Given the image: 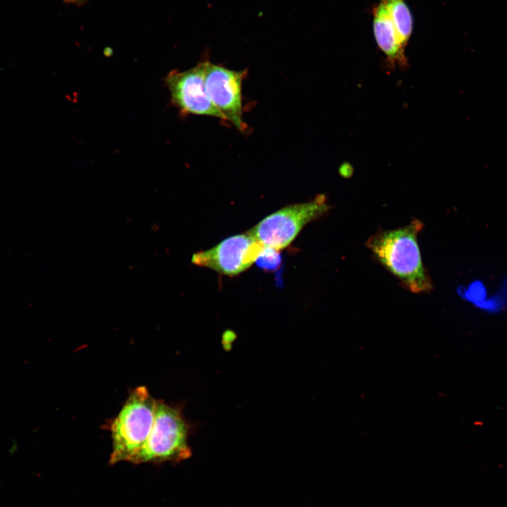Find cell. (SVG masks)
Here are the masks:
<instances>
[{
  "label": "cell",
  "mask_w": 507,
  "mask_h": 507,
  "mask_svg": "<svg viewBox=\"0 0 507 507\" xmlns=\"http://www.w3.org/2000/svg\"><path fill=\"white\" fill-rule=\"evenodd\" d=\"M423 227V223L415 219L396 229L378 231L366 242L375 258L415 294L427 293L433 289L418 242Z\"/></svg>",
  "instance_id": "6da1fadb"
},
{
  "label": "cell",
  "mask_w": 507,
  "mask_h": 507,
  "mask_svg": "<svg viewBox=\"0 0 507 507\" xmlns=\"http://www.w3.org/2000/svg\"><path fill=\"white\" fill-rule=\"evenodd\" d=\"M145 386L132 389L108 430L112 439L109 464L131 462L151 431L157 403Z\"/></svg>",
  "instance_id": "7a4b0ae2"
},
{
  "label": "cell",
  "mask_w": 507,
  "mask_h": 507,
  "mask_svg": "<svg viewBox=\"0 0 507 507\" xmlns=\"http://www.w3.org/2000/svg\"><path fill=\"white\" fill-rule=\"evenodd\" d=\"M193 429L180 405L158 399L154 423L146 443L133 458V464L180 462L192 456L188 439Z\"/></svg>",
  "instance_id": "3957f363"
},
{
  "label": "cell",
  "mask_w": 507,
  "mask_h": 507,
  "mask_svg": "<svg viewBox=\"0 0 507 507\" xmlns=\"http://www.w3.org/2000/svg\"><path fill=\"white\" fill-rule=\"evenodd\" d=\"M331 206L325 195L287 206L261 220L248 233L265 247L277 251L288 246L308 223L325 214Z\"/></svg>",
  "instance_id": "277c9868"
},
{
  "label": "cell",
  "mask_w": 507,
  "mask_h": 507,
  "mask_svg": "<svg viewBox=\"0 0 507 507\" xmlns=\"http://www.w3.org/2000/svg\"><path fill=\"white\" fill-rule=\"evenodd\" d=\"M263 248L264 246L248 232L236 234L223 239L214 247L196 253L192 262L225 275L234 276L249 268Z\"/></svg>",
  "instance_id": "5b68a950"
},
{
  "label": "cell",
  "mask_w": 507,
  "mask_h": 507,
  "mask_svg": "<svg viewBox=\"0 0 507 507\" xmlns=\"http://www.w3.org/2000/svg\"><path fill=\"white\" fill-rule=\"evenodd\" d=\"M205 84L214 106L238 130H246L243 120L242 82L246 70H234L205 61Z\"/></svg>",
  "instance_id": "8992f818"
},
{
  "label": "cell",
  "mask_w": 507,
  "mask_h": 507,
  "mask_svg": "<svg viewBox=\"0 0 507 507\" xmlns=\"http://www.w3.org/2000/svg\"><path fill=\"white\" fill-rule=\"evenodd\" d=\"M206 62L184 71L173 70L165 77L171 101L180 113L225 120L212 103L205 84Z\"/></svg>",
  "instance_id": "52a82bcc"
},
{
  "label": "cell",
  "mask_w": 507,
  "mask_h": 507,
  "mask_svg": "<svg viewBox=\"0 0 507 507\" xmlns=\"http://www.w3.org/2000/svg\"><path fill=\"white\" fill-rule=\"evenodd\" d=\"M373 11V32L378 47L384 54L389 64L406 68L408 65L406 47L400 40L384 3L380 0Z\"/></svg>",
  "instance_id": "ba28073f"
},
{
  "label": "cell",
  "mask_w": 507,
  "mask_h": 507,
  "mask_svg": "<svg viewBox=\"0 0 507 507\" xmlns=\"http://www.w3.org/2000/svg\"><path fill=\"white\" fill-rule=\"evenodd\" d=\"M393 22L400 40L406 47L413 32V17L404 0H381Z\"/></svg>",
  "instance_id": "9c48e42d"
},
{
  "label": "cell",
  "mask_w": 507,
  "mask_h": 507,
  "mask_svg": "<svg viewBox=\"0 0 507 507\" xmlns=\"http://www.w3.org/2000/svg\"><path fill=\"white\" fill-rule=\"evenodd\" d=\"M490 292L487 283L480 278L472 280L457 289L459 296L477 310L486 301Z\"/></svg>",
  "instance_id": "30bf717a"
},
{
  "label": "cell",
  "mask_w": 507,
  "mask_h": 507,
  "mask_svg": "<svg viewBox=\"0 0 507 507\" xmlns=\"http://www.w3.org/2000/svg\"><path fill=\"white\" fill-rule=\"evenodd\" d=\"M507 309V273L501 278L496 288L491 291L489 296L479 308V311L489 314H499Z\"/></svg>",
  "instance_id": "8fae6325"
},
{
  "label": "cell",
  "mask_w": 507,
  "mask_h": 507,
  "mask_svg": "<svg viewBox=\"0 0 507 507\" xmlns=\"http://www.w3.org/2000/svg\"><path fill=\"white\" fill-rule=\"evenodd\" d=\"M281 261L278 251L264 246L256 260L257 265L265 270H273L280 265Z\"/></svg>",
  "instance_id": "7c38bea8"
},
{
  "label": "cell",
  "mask_w": 507,
  "mask_h": 507,
  "mask_svg": "<svg viewBox=\"0 0 507 507\" xmlns=\"http://www.w3.org/2000/svg\"><path fill=\"white\" fill-rule=\"evenodd\" d=\"M65 1H68V2H73V3H74V2L80 1H81V0H65Z\"/></svg>",
  "instance_id": "4fadbf2b"
}]
</instances>
